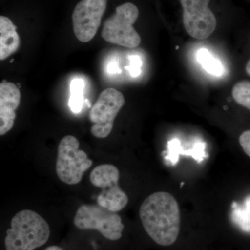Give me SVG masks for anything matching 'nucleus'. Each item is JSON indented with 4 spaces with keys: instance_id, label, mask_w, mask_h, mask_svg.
<instances>
[{
    "instance_id": "obj_1",
    "label": "nucleus",
    "mask_w": 250,
    "mask_h": 250,
    "mask_svg": "<svg viewBox=\"0 0 250 250\" xmlns=\"http://www.w3.org/2000/svg\"><path fill=\"white\" fill-rule=\"evenodd\" d=\"M143 228L153 241L163 246L177 240L180 229V210L169 192H157L147 197L140 208Z\"/></svg>"
},
{
    "instance_id": "obj_2",
    "label": "nucleus",
    "mask_w": 250,
    "mask_h": 250,
    "mask_svg": "<svg viewBox=\"0 0 250 250\" xmlns=\"http://www.w3.org/2000/svg\"><path fill=\"white\" fill-rule=\"evenodd\" d=\"M11 225L5 238L6 250H35L45 245L50 235L48 223L34 210L18 212Z\"/></svg>"
},
{
    "instance_id": "obj_3",
    "label": "nucleus",
    "mask_w": 250,
    "mask_h": 250,
    "mask_svg": "<svg viewBox=\"0 0 250 250\" xmlns=\"http://www.w3.org/2000/svg\"><path fill=\"white\" fill-rule=\"evenodd\" d=\"M139 15V9L132 3L118 6L116 13L104 23L102 31L104 40L128 48L138 47L141 42V36L133 25Z\"/></svg>"
},
{
    "instance_id": "obj_4",
    "label": "nucleus",
    "mask_w": 250,
    "mask_h": 250,
    "mask_svg": "<svg viewBox=\"0 0 250 250\" xmlns=\"http://www.w3.org/2000/svg\"><path fill=\"white\" fill-rule=\"evenodd\" d=\"M93 161L86 153L80 149V142L73 136H66L59 143L56 171L63 183L75 185L80 183L83 174L91 167Z\"/></svg>"
},
{
    "instance_id": "obj_5",
    "label": "nucleus",
    "mask_w": 250,
    "mask_h": 250,
    "mask_svg": "<svg viewBox=\"0 0 250 250\" xmlns=\"http://www.w3.org/2000/svg\"><path fill=\"white\" fill-rule=\"evenodd\" d=\"M74 223L80 229L97 230L111 241L119 240L125 226L116 212L100 205H83L77 210Z\"/></svg>"
},
{
    "instance_id": "obj_6",
    "label": "nucleus",
    "mask_w": 250,
    "mask_h": 250,
    "mask_svg": "<svg viewBox=\"0 0 250 250\" xmlns=\"http://www.w3.org/2000/svg\"><path fill=\"white\" fill-rule=\"evenodd\" d=\"M119 179V170L111 164L97 166L90 174L91 184L102 189L97 198L98 205L114 212L123 210L129 201L127 195L118 185Z\"/></svg>"
},
{
    "instance_id": "obj_7",
    "label": "nucleus",
    "mask_w": 250,
    "mask_h": 250,
    "mask_svg": "<svg viewBox=\"0 0 250 250\" xmlns=\"http://www.w3.org/2000/svg\"><path fill=\"white\" fill-rule=\"evenodd\" d=\"M125 100L121 92L113 88H106L100 94L90 111L92 134L104 139L111 134L117 115L124 106Z\"/></svg>"
},
{
    "instance_id": "obj_8",
    "label": "nucleus",
    "mask_w": 250,
    "mask_h": 250,
    "mask_svg": "<svg viewBox=\"0 0 250 250\" xmlns=\"http://www.w3.org/2000/svg\"><path fill=\"white\" fill-rule=\"evenodd\" d=\"M183 23L188 34L196 39L209 37L217 26L216 18L210 9V0H180Z\"/></svg>"
},
{
    "instance_id": "obj_9",
    "label": "nucleus",
    "mask_w": 250,
    "mask_h": 250,
    "mask_svg": "<svg viewBox=\"0 0 250 250\" xmlns=\"http://www.w3.org/2000/svg\"><path fill=\"white\" fill-rule=\"evenodd\" d=\"M107 6V0H82L74 9L72 23L79 41L89 42L95 37Z\"/></svg>"
},
{
    "instance_id": "obj_10",
    "label": "nucleus",
    "mask_w": 250,
    "mask_h": 250,
    "mask_svg": "<svg viewBox=\"0 0 250 250\" xmlns=\"http://www.w3.org/2000/svg\"><path fill=\"white\" fill-rule=\"evenodd\" d=\"M21 94L17 85L3 80L0 83V135L12 129L16 119L15 111L21 103Z\"/></svg>"
},
{
    "instance_id": "obj_11",
    "label": "nucleus",
    "mask_w": 250,
    "mask_h": 250,
    "mask_svg": "<svg viewBox=\"0 0 250 250\" xmlns=\"http://www.w3.org/2000/svg\"><path fill=\"white\" fill-rule=\"evenodd\" d=\"M20 43L16 25L9 18L0 16V60H5L16 52Z\"/></svg>"
},
{
    "instance_id": "obj_12",
    "label": "nucleus",
    "mask_w": 250,
    "mask_h": 250,
    "mask_svg": "<svg viewBox=\"0 0 250 250\" xmlns=\"http://www.w3.org/2000/svg\"><path fill=\"white\" fill-rule=\"evenodd\" d=\"M231 220L243 232L250 233V195L243 202H233L231 205Z\"/></svg>"
},
{
    "instance_id": "obj_13",
    "label": "nucleus",
    "mask_w": 250,
    "mask_h": 250,
    "mask_svg": "<svg viewBox=\"0 0 250 250\" xmlns=\"http://www.w3.org/2000/svg\"><path fill=\"white\" fill-rule=\"evenodd\" d=\"M197 58L204 70L210 75L220 77L225 73L223 63L207 49H200L197 52Z\"/></svg>"
},
{
    "instance_id": "obj_14",
    "label": "nucleus",
    "mask_w": 250,
    "mask_h": 250,
    "mask_svg": "<svg viewBox=\"0 0 250 250\" xmlns=\"http://www.w3.org/2000/svg\"><path fill=\"white\" fill-rule=\"evenodd\" d=\"M84 82L80 79H74L70 83V98L69 105L74 113H79L83 107Z\"/></svg>"
},
{
    "instance_id": "obj_15",
    "label": "nucleus",
    "mask_w": 250,
    "mask_h": 250,
    "mask_svg": "<svg viewBox=\"0 0 250 250\" xmlns=\"http://www.w3.org/2000/svg\"><path fill=\"white\" fill-rule=\"evenodd\" d=\"M232 96L235 101L250 111V82L242 81L233 86Z\"/></svg>"
},
{
    "instance_id": "obj_16",
    "label": "nucleus",
    "mask_w": 250,
    "mask_h": 250,
    "mask_svg": "<svg viewBox=\"0 0 250 250\" xmlns=\"http://www.w3.org/2000/svg\"><path fill=\"white\" fill-rule=\"evenodd\" d=\"M168 154L166 156V160L170 161L172 166L175 165L179 160V154H181L182 147L180 141L178 139H173L168 142Z\"/></svg>"
},
{
    "instance_id": "obj_17",
    "label": "nucleus",
    "mask_w": 250,
    "mask_h": 250,
    "mask_svg": "<svg viewBox=\"0 0 250 250\" xmlns=\"http://www.w3.org/2000/svg\"><path fill=\"white\" fill-rule=\"evenodd\" d=\"M129 65L126 67L129 70L130 75L132 77H138L141 73V65H142V61L138 56H131L129 58Z\"/></svg>"
},
{
    "instance_id": "obj_18",
    "label": "nucleus",
    "mask_w": 250,
    "mask_h": 250,
    "mask_svg": "<svg viewBox=\"0 0 250 250\" xmlns=\"http://www.w3.org/2000/svg\"><path fill=\"white\" fill-rule=\"evenodd\" d=\"M239 143L243 151L250 157V130L242 133L239 137Z\"/></svg>"
},
{
    "instance_id": "obj_19",
    "label": "nucleus",
    "mask_w": 250,
    "mask_h": 250,
    "mask_svg": "<svg viewBox=\"0 0 250 250\" xmlns=\"http://www.w3.org/2000/svg\"><path fill=\"white\" fill-rule=\"evenodd\" d=\"M107 70L110 74L121 73V70L119 67V63L116 59H112L108 64Z\"/></svg>"
},
{
    "instance_id": "obj_20",
    "label": "nucleus",
    "mask_w": 250,
    "mask_h": 250,
    "mask_svg": "<svg viewBox=\"0 0 250 250\" xmlns=\"http://www.w3.org/2000/svg\"><path fill=\"white\" fill-rule=\"evenodd\" d=\"M45 250H63L58 246H50L46 248Z\"/></svg>"
},
{
    "instance_id": "obj_21",
    "label": "nucleus",
    "mask_w": 250,
    "mask_h": 250,
    "mask_svg": "<svg viewBox=\"0 0 250 250\" xmlns=\"http://www.w3.org/2000/svg\"><path fill=\"white\" fill-rule=\"evenodd\" d=\"M246 70L247 73H248L250 76V60L248 61V62H247Z\"/></svg>"
}]
</instances>
